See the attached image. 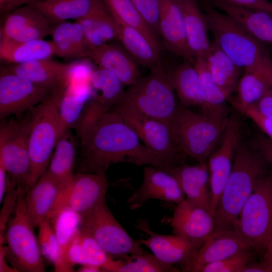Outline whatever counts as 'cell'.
Returning <instances> with one entry per match:
<instances>
[{"mask_svg":"<svg viewBox=\"0 0 272 272\" xmlns=\"http://www.w3.org/2000/svg\"><path fill=\"white\" fill-rule=\"evenodd\" d=\"M79 172L106 174L115 164L165 168L170 165L147 147L120 115L110 110L79 135Z\"/></svg>","mask_w":272,"mask_h":272,"instance_id":"6da1fadb","label":"cell"},{"mask_svg":"<svg viewBox=\"0 0 272 272\" xmlns=\"http://www.w3.org/2000/svg\"><path fill=\"white\" fill-rule=\"evenodd\" d=\"M268 163L254 148L240 144L230 176L214 213L215 231L233 229L244 204L259 180L266 173Z\"/></svg>","mask_w":272,"mask_h":272,"instance_id":"7a4b0ae2","label":"cell"},{"mask_svg":"<svg viewBox=\"0 0 272 272\" xmlns=\"http://www.w3.org/2000/svg\"><path fill=\"white\" fill-rule=\"evenodd\" d=\"M209 31L214 41L244 71H272V60L264 43L258 41L228 15L210 5L202 4Z\"/></svg>","mask_w":272,"mask_h":272,"instance_id":"3957f363","label":"cell"},{"mask_svg":"<svg viewBox=\"0 0 272 272\" xmlns=\"http://www.w3.org/2000/svg\"><path fill=\"white\" fill-rule=\"evenodd\" d=\"M65 85L53 88L41 102L29 110V188L45 172L58 140L68 129L61 120L58 108Z\"/></svg>","mask_w":272,"mask_h":272,"instance_id":"277c9868","label":"cell"},{"mask_svg":"<svg viewBox=\"0 0 272 272\" xmlns=\"http://www.w3.org/2000/svg\"><path fill=\"white\" fill-rule=\"evenodd\" d=\"M228 117L220 118L192 112L178 105L169 124L173 140L184 155L205 162L223 136Z\"/></svg>","mask_w":272,"mask_h":272,"instance_id":"5b68a950","label":"cell"},{"mask_svg":"<svg viewBox=\"0 0 272 272\" xmlns=\"http://www.w3.org/2000/svg\"><path fill=\"white\" fill-rule=\"evenodd\" d=\"M128 87L117 103L146 116L169 122L178 105L162 63Z\"/></svg>","mask_w":272,"mask_h":272,"instance_id":"8992f818","label":"cell"},{"mask_svg":"<svg viewBox=\"0 0 272 272\" xmlns=\"http://www.w3.org/2000/svg\"><path fill=\"white\" fill-rule=\"evenodd\" d=\"M233 229L257 253L264 252L272 239V174L259 180Z\"/></svg>","mask_w":272,"mask_h":272,"instance_id":"52a82bcc","label":"cell"},{"mask_svg":"<svg viewBox=\"0 0 272 272\" xmlns=\"http://www.w3.org/2000/svg\"><path fill=\"white\" fill-rule=\"evenodd\" d=\"M20 193L12 217L5 232L7 260L18 272H44L45 266L35 228L26 213L24 196Z\"/></svg>","mask_w":272,"mask_h":272,"instance_id":"ba28073f","label":"cell"},{"mask_svg":"<svg viewBox=\"0 0 272 272\" xmlns=\"http://www.w3.org/2000/svg\"><path fill=\"white\" fill-rule=\"evenodd\" d=\"M80 229L91 236L112 259H124L144 251L110 211L106 201L82 216Z\"/></svg>","mask_w":272,"mask_h":272,"instance_id":"9c48e42d","label":"cell"},{"mask_svg":"<svg viewBox=\"0 0 272 272\" xmlns=\"http://www.w3.org/2000/svg\"><path fill=\"white\" fill-rule=\"evenodd\" d=\"M1 120L0 162L7 170L8 184L27 191L30 170L29 114L21 121Z\"/></svg>","mask_w":272,"mask_h":272,"instance_id":"30bf717a","label":"cell"},{"mask_svg":"<svg viewBox=\"0 0 272 272\" xmlns=\"http://www.w3.org/2000/svg\"><path fill=\"white\" fill-rule=\"evenodd\" d=\"M111 110L121 116L147 147L170 166L182 164L184 154L173 140L168 122L146 116L120 103H116Z\"/></svg>","mask_w":272,"mask_h":272,"instance_id":"8fae6325","label":"cell"},{"mask_svg":"<svg viewBox=\"0 0 272 272\" xmlns=\"http://www.w3.org/2000/svg\"><path fill=\"white\" fill-rule=\"evenodd\" d=\"M108 186L106 174L78 172L61 187L53 211L67 208L81 218L106 201Z\"/></svg>","mask_w":272,"mask_h":272,"instance_id":"7c38bea8","label":"cell"},{"mask_svg":"<svg viewBox=\"0 0 272 272\" xmlns=\"http://www.w3.org/2000/svg\"><path fill=\"white\" fill-rule=\"evenodd\" d=\"M53 89L36 84L1 67V120L30 110L41 102Z\"/></svg>","mask_w":272,"mask_h":272,"instance_id":"4fadbf2b","label":"cell"},{"mask_svg":"<svg viewBox=\"0 0 272 272\" xmlns=\"http://www.w3.org/2000/svg\"><path fill=\"white\" fill-rule=\"evenodd\" d=\"M241 130L239 120L233 117L229 118L220 145L208 158L210 211L213 215L232 170L235 154L240 144Z\"/></svg>","mask_w":272,"mask_h":272,"instance_id":"5bb4252c","label":"cell"},{"mask_svg":"<svg viewBox=\"0 0 272 272\" xmlns=\"http://www.w3.org/2000/svg\"><path fill=\"white\" fill-rule=\"evenodd\" d=\"M185 198L175 176L167 169L152 165L143 170L141 186L128 197L127 203L131 210L142 207L151 199H158L176 205Z\"/></svg>","mask_w":272,"mask_h":272,"instance_id":"9a60e30c","label":"cell"},{"mask_svg":"<svg viewBox=\"0 0 272 272\" xmlns=\"http://www.w3.org/2000/svg\"><path fill=\"white\" fill-rule=\"evenodd\" d=\"M0 42H20L43 39L51 34L52 25L31 5L19 7L4 16Z\"/></svg>","mask_w":272,"mask_h":272,"instance_id":"2e32d148","label":"cell"},{"mask_svg":"<svg viewBox=\"0 0 272 272\" xmlns=\"http://www.w3.org/2000/svg\"><path fill=\"white\" fill-rule=\"evenodd\" d=\"M170 222L173 234L187 240L197 249L215 229L211 212L186 198L176 205Z\"/></svg>","mask_w":272,"mask_h":272,"instance_id":"e0dca14e","label":"cell"},{"mask_svg":"<svg viewBox=\"0 0 272 272\" xmlns=\"http://www.w3.org/2000/svg\"><path fill=\"white\" fill-rule=\"evenodd\" d=\"M248 250L253 249L234 229L214 231L190 260L181 267V271L198 272L208 264Z\"/></svg>","mask_w":272,"mask_h":272,"instance_id":"ac0fdd59","label":"cell"},{"mask_svg":"<svg viewBox=\"0 0 272 272\" xmlns=\"http://www.w3.org/2000/svg\"><path fill=\"white\" fill-rule=\"evenodd\" d=\"M137 227L148 235L146 239H138L141 244L150 249L159 260L166 264H180L182 267L198 249L190 242L178 235L154 232L145 219L139 220Z\"/></svg>","mask_w":272,"mask_h":272,"instance_id":"d6986e66","label":"cell"},{"mask_svg":"<svg viewBox=\"0 0 272 272\" xmlns=\"http://www.w3.org/2000/svg\"><path fill=\"white\" fill-rule=\"evenodd\" d=\"M159 35L165 48L194 63L189 48L181 12L175 0H158Z\"/></svg>","mask_w":272,"mask_h":272,"instance_id":"ffe728a7","label":"cell"},{"mask_svg":"<svg viewBox=\"0 0 272 272\" xmlns=\"http://www.w3.org/2000/svg\"><path fill=\"white\" fill-rule=\"evenodd\" d=\"M85 58L113 74L124 86L133 84L141 77L139 64L121 44L106 43L89 51Z\"/></svg>","mask_w":272,"mask_h":272,"instance_id":"44dd1931","label":"cell"},{"mask_svg":"<svg viewBox=\"0 0 272 272\" xmlns=\"http://www.w3.org/2000/svg\"><path fill=\"white\" fill-rule=\"evenodd\" d=\"M165 168L177 178L186 199L210 211V177L206 161L194 165L181 164Z\"/></svg>","mask_w":272,"mask_h":272,"instance_id":"7402d4cb","label":"cell"},{"mask_svg":"<svg viewBox=\"0 0 272 272\" xmlns=\"http://www.w3.org/2000/svg\"><path fill=\"white\" fill-rule=\"evenodd\" d=\"M216 9L225 13L254 38L272 45V16L258 9L239 7L221 0H207Z\"/></svg>","mask_w":272,"mask_h":272,"instance_id":"603a6c76","label":"cell"},{"mask_svg":"<svg viewBox=\"0 0 272 272\" xmlns=\"http://www.w3.org/2000/svg\"><path fill=\"white\" fill-rule=\"evenodd\" d=\"M61 187L45 172L28 189L24 196L25 208L34 227L49 218Z\"/></svg>","mask_w":272,"mask_h":272,"instance_id":"cb8c5ba5","label":"cell"},{"mask_svg":"<svg viewBox=\"0 0 272 272\" xmlns=\"http://www.w3.org/2000/svg\"><path fill=\"white\" fill-rule=\"evenodd\" d=\"M181 12L187 44L194 57L204 58L211 42L203 12L196 0H175Z\"/></svg>","mask_w":272,"mask_h":272,"instance_id":"d4e9b609","label":"cell"},{"mask_svg":"<svg viewBox=\"0 0 272 272\" xmlns=\"http://www.w3.org/2000/svg\"><path fill=\"white\" fill-rule=\"evenodd\" d=\"M68 66L51 58L1 67L36 84L54 88L65 84Z\"/></svg>","mask_w":272,"mask_h":272,"instance_id":"484cf974","label":"cell"},{"mask_svg":"<svg viewBox=\"0 0 272 272\" xmlns=\"http://www.w3.org/2000/svg\"><path fill=\"white\" fill-rule=\"evenodd\" d=\"M165 69L168 78L182 105L203 106L197 72L193 63L185 59Z\"/></svg>","mask_w":272,"mask_h":272,"instance_id":"4316f807","label":"cell"},{"mask_svg":"<svg viewBox=\"0 0 272 272\" xmlns=\"http://www.w3.org/2000/svg\"><path fill=\"white\" fill-rule=\"evenodd\" d=\"M213 79L229 96L236 91L243 71L213 40L204 57Z\"/></svg>","mask_w":272,"mask_h":272,"instance_id":"83f0119b","label":"cell"},{"mask_svg":"<svg viewBox=\"0 0 272 272\" xmlns=\"http://www.w3.org/2000/svg\"><path fill=\"white\" fill-rule=\"evenodd\" d=\"M76 141L67 129L58 140L45 172L62 187L75 174Z\"/></svg>","mask_w":272,"mask_h":272,"instance_id":"f1b7e54d","label":"cell"},{"mask_svg":"<svg viewBox=\"0 0 272 272\" xmlns=\"http://www.w3.org/2000/svg\"><path fill=\"white\" fill-rule=\"evenodd\" d=\"M271 89L272 71H244L237 85V96L233 100V103L242 112L257 103Z\"/></svg>","mask_w":272,"mask_h":272,"instance_id":"f546056e","label":"cell"},{"mask_svg":"<svg viewBox=\"0 0 272 272\" xmlns=\"http://www.w3.org/2000/svg\"><path fill=\"white\" fill-rule=\"evenodd\" d=\"M118 40L139 65L152 70L162 63L161 51L138 30L118 24Z\"/></svg>","mask_w":272,"mask_h":272,"instance_id":"4dcf8cb0","label":"cell"},{"mask_svg":"<svg viewBox=\"0 0 272 272\" xmlns=\"http://www.w3.org/2000/svg\"><path fill=\"white\" fill-rule=\"evenodd\" d=\"M50 35L55 54L65 58H85L89 51L85 44L83 30L77 22H64L52 25Z\"/></svg>","mask_w":272,"mask_h":272,"instance_id":"1f68e13d","label":"cell"},{"mask_svg":"<svg viewBox=\"0 0 272 272\" xmlns=\"http://www.w3.org/2000/svg\"><path fill=\"white\" fill-rule=\"evenodd\" d=\"M52 41L33 40L20 42H0V58L9 64L51 58L55 55Z\"/></svg>","mask_w":272,"mask_h":272,"instance_id":"d6a6232c","label":"cell"},{"mask_svg":"<svg viewBox=\"0 0 272 272\" xmlns=\"http://www.w3.org/2000/svg\"><path fill=\"white\" fill-rule=\"evenodd\" d=\"M94 91L90 84H66L58 103V111L67 128H75Z\"/></svg>","mask_w":272,"mask_h":272,"instance_id":"836d02e7","label":"cell"},{"mask_svg":"<svg viewBox=\"0 0 272 272\" xmlns=\"http://www.w3.org/2000/svg\"><path fill=\"white\" fill-rule=\"evenodd\" d=\"M98 0H44L31 4L39 10L52 25L88 17Z\"/></svg>","mask_w":272,"mask_h":272,"instance_id":"e575fe53","label":"cell"},{"mask_svg":"<svg viewBox=\"0 0 272 272\" xmlns=\"http://www.w3.org/2000/svg\"><path fill=\"white\" fill-rule=\"evenodd\" d=\"M194 65L198 76L203 113L217 117H227L225 106L229 96L213 79L204 58H195Z\"/></svg>","mask_w":272,"mask_h":272,"instance_id":"d590c367","label":"cell"},{"mask_svg":"<svg viewBox=\"0 0 272 272\" xmlns=\"http://www.w3.org/2000/svg\"><path fill=\"white\" fill-rule=\"evenodd\" d=\"M117 23L134 28L149 40L158 50L162 47L159 36L154 32L131 0H104Z\"/></svg>","mask_w":272,"mask_h":272,"instance_id":"8d00e7d4","label":"cell"},{"mask_svg":"<svg viewBox=\"0 0 272 272\" xmlns=\"http://www.w3.org/2000/svg\"><path fill=\"white\" fill-rule=\"evenodd\" d=\"M103 272H178L180 269L166 264L153 253L143 252L124 259H109L102 267Z\"/></svg>","mask_w":272,"mask_h":272,"instance_id":"74e56055","label":"cell"},{"mask_svg":"<svg viewBox=\"0 0 272 272\" xmlns=\"http://www.w3.org/2000/svg\"><path fill=\"white\" fill-rule=\"evenodd\" d=\"M49 219L58 243L62 259L74 269V266L69 262L67 254L71 244L80 229V217L71 209L62 208L53 211Z\"/></svg>","mask_w":272,"mask_h":272,"instance_id":"f35d334b","label":"cell"},{"mask_svg":"<svg viewBox=\"0 0 272 272\" xmlns=\"http://www.w3.org/2000/svg\"><path fill=\"white\" fill-rule=\"evenodd\" d=\"M67 259L73 266L90 264L102 267L110 258L91 236L80 229L71 244Z\"/></svg>","mask_w":272,"mask_h":272,"instance_id":"ab89813d","label":"cell"},{"mask_svg":"<svg viewBox=\"0 0 272 272\" xmlns=\"http://www.w3.org/2000/svg\"><path fill=\"white\" fill-rule=\"evenodd\" d=\"M90 84L94 95L111 109L121 99L124 92V85L111 73L103 68H95L90 77Z\"/></svg>","mask_w":272,"mask_h":272,"instance_id":"60d3db41","label":"cell"},{"mask_svg":"<svg viewBox=\"0 0 272 272\" xmlns=\"http://www.w3.org/2000/svg\"><path fill=\"white\" fill-rule=\"evenodd\" d=\"M38 226V241L42 255L53 265L55 271H74V269L62 259L58 243L49 219L43 220Z\"/></svg>","mask_w":272,"mask_h":272,"instance_id":"b9f144b4","label":"cell"},{"mask_svg":"<svg viewBox=\"0 0 272 272\" xmlns=\"http://www.w3.org/2000/svg\"><path fill=\"white\" fill-rule=\"evenodd\" d=\"M257 253L253 250L243 251L208 264L198 272H242L249 262L255 260Z\"/></svg>","mask_w":272,"mask_h":272,"instance_id":"7bdbcfd3","label":"cell"},{"mask_svg":"<svg viewBox=\"0 0 272 272\" xmlns=\"http://www.w3.org/2000/svg\"><path fill=\"white\" fill-rule=\"evenodd\" d=\"M21 189L8 184L6 195L0 213V245L5 242V232L8 223L16 208Z\"/></svg>","mask_w":272,"mask_h":272,"instance_id":"ee69618b","label":"cell"},{"mask_svg":"<svg viewBox=\"0 0 272 272\" xmlns=\"http://www.w3.org/2000/svg\"><path fill=\"white\" fill-rule=\"evenodd\" d=\"M95 68L87 59L69 63L65 84L78 83L90 84V77Z\"/></svg>","mask_w":272,"mask_h":272,"instance_id":"f6af8a7d","label":"cell"},{"mask_svg":"<svg viewBox=\"0 0 272 272\" xmlns=\"http://www.w3.org/2000/svg\"><path fill=\"white\" fill-rule=\"evenodd\" d=\"M154 32L159 36L158 0H131Z\"/></svg>","mask_w":272,"mask_h":272,"instance_id":"bcb514c9","label":"cell"},{"mask_svg":"<svg viewBox=\"0 0 272 272\" xmlns=\"http://www.w3.org/2000/svg\"><path fill=\"white\" fill-rule=\"evenodd\" d=\"M76 21L82 27L85 44L89 51L96 49L107 43L90 17H87Z\"/></svg>","mask_w":272,"mask_h":272,"instance_id":"7dc6e473","label":"cell"},{"mask_svg":"<svg viewBox=\"0 0 272 272\" xmlns=\"http://www.w3.org/2000/svg\"><path fill=\"white\" fill-rule=\"evenodd\" d=\"M242 113L250 118L272 141V119L262 115L252 106L247 108Z\"/></svg>","mask_w":272,"mask_h":272,"instance_id":"c3c4849f","label":"cell"},{"mask_svg":"<svg viewBox=\"0 0 272 272\" xmlns=\"http://www.w3.org/2000/svg\"><path fill=\"white\" fill-rule=\"evenodd\" d=\"M253 148L272 166V141L270 140L265 135H258L254 140Z\"/></svg>","mask_w":272,"mask_h":272,"instance_id":"681fc988","label":"cell"},{"mask_svg":"<svg viewBox=\"0 0 272 272\" xmlns=\"http://www.w3.org/2000/svg\"><path fill=\"white\" fill-rule=\"evenodd\" d=\"M235 6L264 11L272 16V2L269 0H221Z\"/></svg>","mask_w":272,"mask_h":272,"instance_id":"f907efd6","label":"cell"},{"mask_svg":"<svg viewBox=\"0 0 272 272\" xmlns=\"http://www.w3.org/2000/svg\"><path fill=\"white\" fill-rule=\"evenodd\" d=\"M251 106L262 115L272 119V89Z\"/></svg>","mask_w":272,"mask_h":272,"instance_id":"816d5d0a","label":"cell"},{"mask_svg":"<svg viewBox=\"0 0 272 272\" xmlns=\"http://www.w3.org/2000/svg\"><path fill=\"white\" fill-rule=\"evenodd\" d=\"M44 0H0V12L3 16L23 6L29 5Z\"/></svg>","mask_w":272,"mask_h":272,"instance_id":"f5cc1de1","label":"cell"},{"mask_svg":"<svg viewBox=\"0 0 272 272\" xmlns=\"http://www.w3.org/2000/svg\"><path fill=\"white\" fill-rule=\"evenodd\" d=\"M7 247L4 245H0V272H18L12 266L7 263L6 255Z\"/></svg>","mask_w":272,"mask_h":272,"instance_id":"db71d44e","label":"cell"},{"mask_svg":"<svg viewBox=\"0 0 272 272\" xmlns=\"http://www.w3.org/2000/svg\"><path fill=\"white\" fill-rule=\"evenodd\" d=\"M8 173L4 165L0 162V203L3 201L7 191Z\"/></svg>","mask_w":272,"mask_h":272,"instance_id":"11a10c76","label":"cell"},{"mask_svg":"<svg viewBox=\"0 0 272 272\" xmlns=\"http://www.w3.org/2000/svg\"><path fill=\"white\" fill-rule=\"evenodd\" d=\"M242 272H267V270L262 261L253 260L244 267Z\"/></svg>","mask_w":272,"mask_h":272,"instance_id":"9f6ffc18","label":"cell"},{"mask_svg":"<svg viewBox=\"0 0 272 272\" xmlns=\"http://www.w3.org/2000/svg\"><path fill=\"white\" fill-rule=\"evenodd\" d=\"M261 261L265 266L267 272H272V239L263 252V256Z\"/></svg>","mask_w":272,"mask_h":272,"instance_id":"6f0895ef","label":"cell"},{"mask_svg":"<svg viewBox=\"0 0 272 272\" xmlns=\"http://www.w3.org/2000/svg\"><path fill=\"white\" fill-rule=\"evenodd\" d=\"M79 272H101L102 271L101 267L90 264L81 265L78 269Z\"/></svg>","mask_w":272,"mask_h":272,"instance_id":"680465c9","label":"cell"}]
</instances>
